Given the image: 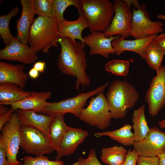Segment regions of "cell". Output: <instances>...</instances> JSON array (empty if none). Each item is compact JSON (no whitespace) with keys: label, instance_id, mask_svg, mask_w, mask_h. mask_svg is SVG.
<instances>
[{"label":"cell","instance_id":"obj_45","mask_svg":"<svg viewBox=\"0 0 165 165\" xmlns=\"http://www.w3.org/2000/svg\"><path fill=\"white\" fill-rule=\"evenodd\" d=\"M72 165H83L80 161L78 160L77 161L73 163Z\"/></svg>","mask_w":165,"mask_h":165},{"label":"cell","instance_id":"obj_24","mask_svg":"<svg viewBox=\"0 0 165 165\" xmlns=\"http://www.w3.org/2000/svg\"><path fill=\"white\" fill-rule=\"evenodd\" d=\"M132 128L130 124H126L114 130L96 132L94 136L96 138L107 136L124 146H131L135 141L134 133L131 130Z\"/></svg>","mask_w":165,"mask_h":165},{"label":"cell","instance_id":"obj_32","mask_svg":"<svg viewBox=\"0 0 165 165\" xmlns=\"http://www.w3.org/2000/svg\"><path fill=\"white\" fill-rule=\"evenodd\" d=\"M23 162L17 165H64L61 160H50L44 156H36L35 157L25 156L23 159Z\"/></svg>","mask_w":165,"mask_h":165},{"label":"cell","instance_id":"obj_41","mask_svg":"<svg viewBox=\"0 0 165 165\" xmlns=\"http://www.w3.org/2000/svg\"><path fill=\"white\" fill-rule=\"evenodd\" d=\"M39 74V72L33 68L29 71L28 75L31 78L35 79L38 77Z\"/></svg>","mask_w":165,"mask_h":165},{"label":"cell","instance_id":"obj_1","mask_svg":"<svg viewBox=\"0 0 165 165\" xmlns=\"http://www.w3.org/2000/svg\"><path fill=\"white\" fill-rule=\"evenodd\" d=\"M61 46L57 60L58 68L63 74L76 78L75 88L79 91L80 86H88L91 81L87 75V59L85 44L67 37H58L56 41Z\"/></svg>","mask_w":165,"mask_h":165},{"label":"cell","instance_id":"obj_10","mask_svg":"<svg viewBox=\"0 0 165 165\" xmlns=\"http://www.w3.org/2000/svg\"><path fill=\"white\" fill-rule=\"evenodd\" d=\"M130 36L135 39L145 38L163 32V23L151 20L145 4L133 8Z\"/></svg>","mask_w":165,"mask_h":165},{"label":"cell","instance_id":"obj_38","mask_svg":"<svg viewBox=\"0 0 165 165\" xmlns=\"http://www.w3.org/2000/svg\"><path fill=\"white\" fill-rule=\"evenodd\" d=\"M0 165H9L7 160L5 147L2 143L0 141Z\"/></svg>","mask_w":165,"mask_h":165},{"label":"cell","instance_id":"obj_27","mask_svg":"<svg viewBox=\"0 0 165 165\" xmlns=\"http://www.w3.org/2000/svg\"><path fill=\"white\" fill-rule=\"evenodd\" d=\"M19 12V8L16 6L13 8L9 13L0 17V35L6 46L9 44L14 38L9 29L10 20Z\"/></svg>","mask_w":165,"mask_h":165},{"label":"cell","instance_id":"obj_2","mask_svg":"<svg viewBox=\"0 0 165 165\" xmlns=\"http://www.w3.org/2000/svg\"><path fill=\"white\" fill-rule=\"evenodd\" d=\"M106 97L112 118L123 119L134 107L139 97L135 87L128 82L116 80L110 85Z\"/></svg>","mask_w":165,"mask_h":165},{"label":"cell","instance_id":"obj_23","mask_svg":"<svg viewBox=\"0 0 165 165\" xmlns=\"http://www.w3.org/2000/svg\"><path fill=\"white\" fill-rule=\"evenodd\" d=\"M63 115L53 116L49 128V138L53 151H56L66 132L70 127L65 123Z\"/></svg>","mask_w":165,"mask_h":165},{"label":"cell","instance_id":"obj_6","mask_svg":"<svg viewBox=\"0 0 165 165\" xmlns=\"http://www.w3.org/2000/svg\"><path fill=\"white\" fill-rule=\"evenodd\" d=\"M86 123L104 130L110 126L112 116L106 98L103 92L92 97L87 107L82 111L79 118Z\"/></svg>","mask_w":165,"mask_h":165},{"label":"cell","instance_id":"obj_36","mask_svg":"<svg viewBox=\"0 0 165 165\" xmlns=\"http://www.w3.org/2000/svg\"><path fill=\"white\" fill-rule=\"evenodd\" d=\"M152 43L165 55V33L157 35Z\"/></svg>","mask_w":165,"mask_h":165},{"label":"cell","instance_id":"obj_31","mask_svg":"<svg viewBox=\"0 0 165 165\" xmlns=\"http://www.w3.org/2000/svg\"><path fill=\"white\" fill-rule=\"evenodd\" d=\"M35 13L38 16L53 18V0H33Z\"/></svg>","mask_w":165,"mask_h":165},{"label":"cell","instance_id":"obj_22","mask_svg":"<svg viewBox=\"0 0 165 165\" xmlns=\"http://www.w3.org/2000/svg\"><path fill=\"white\" fill-rule=\"evenodd\" d=\"M30 92L12 83L0 84V104L6 105L20 101L28 97Z\"/></svg>","mask_w":165,"mask_h":165},{"label":"cell","instance_id":"obj_12","mask_svg":"<svg viewBox=\"0 0 165 165\" xmlns=\"http://www.w3.org/2000/svg\"><path fill=\"white\" fill-rule=\"evenodd\" d=\"M133 145L139 156L157 157L165 152V132L153 127L144 139L135 141Z\"/></svg>","mask_w":165,"mask_h":165},{"label":"cell","instance_id":"obj_40","mask_svg":"<svg viewBox=\"0 0 165 165\" xmlns=\"http://www.w3.org/2000/svg\"><path fill=\"white\" fill-rule=\"evenodd\" d=\"M127 6L131 8V5H132L134 8L137 9L139 7L140 5L139 4V1L136 0H124Z\"/></svg>","mask_w":165,"mask_h":165},{"label":"cell","instance_id":"obj_4","mask_svg":"<svg viewBox=\"0 0 165 165\" xmlns=\"http://www.w3.org/2000/svg\"><path fill=\"white\" fill-rule=\"evenodd\" d=\"M81 12L86 17L91 32H103L108 27L114 12L109 0H80Z\"/></svg>","mask_w":165,"mask_h":165},{"label":"cell","instance_id":"obj_44","mask_svg":"<svg viewBox=\"0 0 165 165\" xmlns=\"http://www.w3.org/2000/svg\"><path fill=\"white\" fill-rule=\"evenodd\" d=\"M158 124L161 128H165V119L158 122Z\"/></svg>","mask_w":165,"mask_h":165},{"label":"cell","instance_id":"obj_39","mask_svg":"<svg viewBox=\"0 0 165 165\" xmlns=\"http://www.w3.org/2000/svg\"><path fill=\"white\" fill-rule=\"evenodd\" d=\"M46 66V63L44 62L38 61L35 62L33 68L37 70L39 72L43 73L44 71Z\"/></svg>","mask_w":165,"mask_h":165},{"label":"cell","instance_id":"obj_30","mask_svg":"<svg viewBox=\"0 0 165 165\" xmlns=\"http://www.w3.org/2000/svg\"><path fill=\"white\" fill-rule=\"evenodd\" d=\"M130 62L128 60H111L105 65V70L118 76H126L129 73Z\"/></svg>","mask_w":165,"mask_h":165},{"label":"cell","instance_id":"obj_42","mask_svg":"<svg viewBox=\"0 0 165 165\" xmlns=\"http://www.w3.org/2000/svg\"><path fill=\"white\" fill-rule=\"evenodd\" d=\"M159 159L158 165H165V152L158 155Z\"/></svg>","mask_w":165,"mask_h":165},{"label":"cell","instance_id":"obj_21","mask_svg":"<svg viewBox=\"0 0 165 165\" xmlns=\"http://www.w3.org/2000/svg\"><path fill=\"white\" fill-rule=\"evenodd\" d=\"M79 14L76 20L68 21L64 19L59 23L58 37H67L74 41L78 39L84 44L82 34L84 29L89 28V24L84 15L82 12Z\"/></svg>","mask_w":165,"mask_h":165},{"label":"cell","instance_id":"obj_17","mask_svg":"<svg viewBox=\"0 0 165 165\" xmlns=\"http://www.w3.org/2000/svg\"><path fill=\"white\" fill-rule=\"evenodd\" d=\"M156 35H154L133 40H126L120 36L112 41V46L117 55H120L125 51H130L137 53L142 58L145 59V48L148 45L152 42Z\"/></svg>","mask_w":165,"mask_h":165},{"label":"cell","instance_id":"obj_16","mask_svg":"<svg viewBox=\"0 0 165 165\" xmlns=\"http://www.w3.org/2000/svg\"><path fill=\"white\" fill-rule=\"evenodd\" d=\"M22 7L20 18L16 25V38L23 44L28 45L30 28L35 19V13L33 0H21Z\"/></svg>","mask_w":165,"mask_h":165},{"label":"cell","instance_id":"obj_11","mask_svg":"<svg viewBox=\"0 0 165 165\" xmlns=\"http://www.w3.org/2000/svg\"><path fill=\"white\" fill-rule=\"evenodd\" d=\"M156 72L145 95L148 112L152 116L157 115L165 106V66L161 64Z\"/></svg>","mask_w":165,"mask_h":165},{"label":"cell","instance_id":"obj_15","mask_svg":"<svg viewBox=\"0 0 165 165\" xmlns=\"http://www.w3.org/2000/svg\"><path fill=\"white\" fill-rule=\"evenodd\" d=\"M86 130L81 128L70 127L62 139L56 151V160H59L64 156L73 153L78 146L88 136Z\"/></svg>","mask_w":165,"mask_h":165},{"label":"cell","instance_id":"obj_13","mask_svg":"<svg viewBox=\"0 0 165 165\" xmlns=\"http://www.w3.org/2000/svg\"><path fill=\"white\" fill-rule=\"evenodd\" d=\"M34 49L24 45L16 37L8 45L0 51V59L17 61L28 64L35 62L38 57Z\"/></svg>","mask_w":165,"mask_h":165},{"label":"cell","instance_id":"obj_8","mask_svg":"<svg viewBox=\"0 0 165 165\" xmlns=\"http://www.w3.org/2000/svg\"><path fill=\"white\" fill-rule=\"evenodd\" d=\"M113 4L114 16L103 33L107 37L119 35L126 39L130 36L133 12L124 0H116Z\"/></svg>","mask_w":165,"mask_h":165},{"label":"cell","instance_id":"obj_18","mask_svg":"<svg viewBox=\"0 0 165 165\" xmlns=\"http://www.w3.org/2000/svg\"><path fill=\"white\" fill-rule=\"evenodd\" d=\"M22 64H13L4 61L0 62V84L6 83L16 84L25 87L28 75Z\"/></svg>","mask_w":165,"mask_h":165},{"label":"cell","instance_id":"obj_43","mask_svg":"<svg viewBox=\"0 0 165 165\" xmlns=\"http://www.w3.org/2000/svg\"><path fill=\"white\" fill-rule=\"evenodd\" d=\"M4 105L0 104V115L6 112L9 109L4 106Z\"/></svg>","mask_w":165,"mask_h":165},{"label":"cell","instance_id":"obj_34","mask_svg":"<svg viewBox=\"0 0 165 165\" xmlns=\"http://www.w3.org/2000/svg\"><path fill=\"white\" fill-rule=\"evenodd\" d=\"M138 156L134 148L133 149L130 148L127 151L125 160L121 165H136Z\"/></svg>","mask_w":165,"mask_h":165},{"label":"cell","instance_id":"obj_35","mask_svg":"<svg viewBox=\"0 0 165 165\" xmlns=\"http://www.w3.org/2000/svg\"><path fill=\"white\" fill-rule=\"evenodd\" d=\"M159 159L157 157H147L139 156L137 165H158Z\"/></svg>","mask_w":165,"mask_h":165},{"label":"cell","instance_id":"obj_29","mask_svg":"<svg viewBox=\"0 0 165 165\" xmlns=\"http://www.w3.org/2000/svg\"><path fill=\"white\" fill-rule=\"evenodd\" d=\"M53 18L59 23L64 20V13L67 8L74 6L81 13L80 0H53Z\"/></svg>","mask_w":165,"mask_h":165},{"label":"cell","instance_id":"obj_33","mask_svg":"<svg viewBox=\"0 0 165 165\" xmlns=\"http://www.w3.org/2000/svg\"><path fill=\"white\" fill-rule=\"evenodd\" d=\"M78 160L83 165H102L97 157L95 150L93 148L90 150L87 158L80 157Z\"/></svg>","mask_w":165,"mask_h":165},{"label":"cell","instance_id":"obj_26","mask_svg":"<svg viewBox=\"0 0 165 165\" xmlns=\"http://www.w3.org/2000/svg\"><path fill=\"white\" fill-rule=\"evenodd\" d=\"M101 159L105 164L121 165L124 162L127 151L122 146L114 145L104 147L101 150Z\"/></svg>","mask_w":165,"mask_h":165},{"label":"cell","instance_id":"obj_19","mask_svg":"<svg viewBox=\"0 0 165 165\" xmlns=\"http://www.w3.org/2000/svg\"><path fill=\"white\" fill-rule=\"evenodd\" d=\"M51 97L50 91L40 92L32 91L27 97L20 101L8 103L15 111L18 109L31 110L40 113L47 106V100Z\"/></svg>","mask_w":165,"mask_h":165},{"label":"cell","instance_id":"obj_20","mask_svg":"<svg viewBox=\"0 0 165 165\" xmlns=\"http://www.w3.org/2000/svg\"><path fill=\"white\" fill-rule=\"evenodd\" d=\"M17 117L21 125L33 127L49 137V128L54 116L38 114L31 110L16 111Z\"/></svg>","mask_w":165,"mask_h":165},{"label":"cell","instance_id":"obj_25","mask_svg":"<svg viewBox=\"0 0 165 165\" xmlns=\"http://www.w3.org/2000/svg\"><path fill=\"white\" fill-rule=\"evenodd\" d=\"M145 105H142L135 110L133 113L132 127L135 141H139L144 139L150 130L145 118Z\"/></svg>","mask_w":165,"mask_h":165},{"label":"cell","instance_id":"obj_14","mask_svg":"<svg viewBox=\"0 0 165 165\" xmlns=\"http://www.w3.org/2000/svg\"><path fill=\"white\" fill-rule=\"evenodd\" d=\"M117 35L110 37H106L103 32L96 31L91 32L84 37V43L90 48L89 54L91 55L99 54L108 58L110 54L115 53L116 51L112 46L114 40L119 37Z\"/></svg>","mask_w":165,"mask_h":165},{"label":"cell","instance_id":"obj_37","mask_svg":"<svg viewBox=\"0 0 165 165\" xmlns=\"http://www.w3.org/2000/svg\"><path fill=\"white\" fill-rule=\"evenodd\" d=\"M15 111L11 108L6 112L0 115V130H1L4 125L10 120Z\"/></svg>","mask_w":165,"mask_h":165},{"label":"cell","instance_id":"obj_9","mask_svg":"<svg viewBox=\"0 0 165 165\" xmlns=\"http://www.w3.org/2000/svg\"><path fill=\"white\" fill-rule=\"evenodd\" d=\"M21 125L16 113L14 112L1 130L0 141L5 147L9 165H17L20 163L17 160V156L20 143Z\"/></svg>","mask_w":165,"mask_h":165},{"label":"cell","instance_id":"obj_3","mask_svg":"<svg viewBox=\"0 0 165 165\" xmlns=\"http://www.w3.org/2000/svg\"><path fill=\"white\" fill-rule=\"evenodd\" d=\"M59 23L54 18L38 16L35 19L30 29L28 43L36 53L41 51L48 53L51 46H57Z\"/></svg>","mask_w":165,"mask_h":165},{"label":"cell","instance_id":"obj_28","mask_svg":"<svg viewBox=\"0 0 165 165\" xmlns=\"http://www.w3.org/2000/svg\"><path fill=\"white\" fill-rule=\"evenodd\" d=\"M164 54L152 42L149 44L145 48V58L148 65L156 71L161 65Z\"/></svg>","mask_w":165,"mask_h":165},{"label":"cell","instance_id":"obj_5","mask_svg":"<svg viewBox=\"0 0 165 165\" xmlns=\"http://www.w3.org/2000/svg\"><path fill=\"white\" fill-rule=\"evenodd\" d=\"M108 84L109 83L107 82L94 90L79 93L72 97L57 102H49L47 106L41 113L51 116L58 114L64 116L66 113H70L79 118L87 100L94 95L103 92Z\"/></svg>","mask_w":165,"mask_h":165},{"label":"cell","instance_id":"obj_46","mask_svg":"<svg viewBox=\"0 0 165 165\" xmlns=\"http://www.w3.org/2000/svg\"><path fill=\"white\" fill-rule=\"evenodd\" d=\"M157 17L160 19H165V16L164 15H160L158 16Z\"/></svg>","mask_w":165,"mask_h":165},{"label":"cell","instance_id":"obj_7","mask_svg":"<svg viewBox=\"0 0 165 165\" xmlns=\"http://www.w3.org/2000/svg\"><path fill=\"white\" fill-rule=\"evenodd\" d=\"M20 134V147L27 153L39 156L53 151L49 138L39 130L21 125Z\"/></svg>","mask_w":165,"mask_h":165}]
</instances>
